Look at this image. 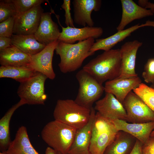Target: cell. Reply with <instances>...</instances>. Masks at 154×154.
Masks as SVG:
<instances>
[{"label":"cell","mask_w":154,"mask_h":154,"mask_svg":"<svg viewBox=\"0 0 154 154\" xmlns=\"http://www.w3.org/2000/svg\"><path fill=\"white\" fill-rule=\"evenodd\" d=\"M119 49L105 51L92 59L82 69L102 84L119 77L121 69Z\"/></svg>","instance_id":"6da1fadb"},{"label":"cell","mask_w":154,"mask_h":154,"mask_svg":"<svg viewBox=\"0 0 154 154\" xmlns=\"http://www.w3.org/2000/svg\"><path fill=\"white\" fill-rule=\"evenodd\" d=\"M94 42L93 38L73 44L60 41L55 51L60 58L58 66L61 72L66 73L79 69L87 58L94 54L90 49Z\"/></svg>","instance_id":"7a4b0ae2"},{"label":"cell","mask_w":154,"mask_h":154,"mask_svg":"<svg viewBox=\"0 0 154 154\" xmlns=\"http://www.w3.org/2000/svg\"><path fill=\"white\" fill-rule=\"evenodd\" d=\"M76 130L54 120L44 126L41 136L49 147L62 154H67L73 142Z\"/></svg>","instance_id":"3957f363"},{"label":"cell","mask_w":154,"mask_h":154,"mask_svg":"<svg viewBox=\"0 0 154 154\" xmlns=\"http://www.w3.org/2000/svg\"><path fill=\"white\" fill-rule=\"evenodd\" d=\"M91 109L81 106L72 99H59L54 108V120L76 129H80L89 121Z\"/></svg>","instance_id":"277c9868"},{"label":"cell","mask_w":154,"mask_h":154,"mask_svg":"<svg viewBox=\"0 0 154 154\" xmlns=\"http://www.w3.org/2000/svg\"><path fill=\"white\" fill-rule=\"evenodd\" d=\"M119 131L113 121L96 113L89 147L91 154H104Z\"/></svg>","instance_id":"5b68a950"},{"label":"cell","mask_w":154,"mask_h":154,"mask_svg":"<svg viewBox=\"0 0 154 154\" xmlns=\"http://www.w3.org/2000/svg\"><path fill=\"white\" fill-rule=\"evenodd\" d=\"M76 77L79 87L74 100L79 105L91 110L94 103L102 95L104 86L82 69L78 72Z\"/></svg>","instance_id":"8992f818"},{"label":"cell","mask_w":154,"mask_h":154,"mask_svg":"<svg viewBox=\"0 0 154 154\" xmlns=\"http://www.w3.org/2000/svg\"><path fill=\"white\" fill-rule=\"evenodd\" d=\"M47 78L45 75L37 72L31 78L20 83L17 93L20 100L25 104L44 105L47 98L44 87Z\"/></svg>","instance_id":"52a82bcc"},{"label":"cell","mask_w":154,"mask_h":154,"mask_svg":"<svg viewBox=\"0 0 154 154\" xmlns=\"http://www.w3.org/2000/svg\"><path fill=\"white\" fill-rule=\"evenodd\" d=\"M122 104L127 113V121L142 123L154 121V112L133 92L128 94Z\"/></svg>","instance_id":"ba28073f"},{"label":"cell","mask_w":154,"mask_h":154,"mask_svg":"<svg viewBox=\"0 0 154 154\" xmlns=\"http://www.w3.org/2000/svg\"><path fill=\"white\" fill-rule=\"evenodd\" d=\"M43 11L40 5L26 12L17 13L15 17L13 34L23 35L34 34L40 24Z\"/></svg>","instance_id":"9c48e42d"},{"label":"cell","mask_w":154,"mask_h":154,"mask_svg":"<svg viewBox=\"0 0 154 154\" xmlns=\"http://www.w3.org/2000/svg\"><path fill=\"white\" fill-rule=\"evenodd\" d=\"M59 41L58 40L54 41L46 46L38 53L31 56L28 66L45 75L48 78L54 80L56 74L53 68L52 58L54 51Z\"/></svg>","instance_id":"30bf717a"},{"label":"cell","mask_w":154,"mask_h":154,"mask_svg":"<svg viewBox=\"0 0 154 154\" xmlns=\"http://www.w3.org/2000/svg\"><path fill=\"white\" fill-rule=\"evenodd\" d=\"M94 108L101 115L109 120L127 121V113L123 104L111 94L106 92L103 98L95 102Z\"/></svg>","instance_id":"8fae6325"},{"label":"cell","mask_w":154,"mask_h":154,"mask_svg":"<svg viewBox=\"0 0 154 154\" xmlns=\"http://www.w3.org/2000/svg\"><path fill=\"white\" fill-rule=\"evenodd\" d=\"M58 22L61 27L58 40L60 41L70 44H73L76 41L80 42L90 38L94 39L101 37L103 33V29L100 27H90L86 26L81 28L72 27L69 26L64 27L60 24L58 16L55 14Z\"/></svg>","instance_id":"7c38bea8"},{"label":"cell","mask_w":154,"mask_h":154,"mask_svg":"<svg viewBox=\"0 0 154 154\" xmlns=\"http://www.w3.org/2000/svg\"><path fill=\"white\" fill-rule=\"evenodd\" d=\"M143 43L137 40L126 42L119 49L121 69L119 77L129 78L138 76L135 71L137 54Z\"/></svg>","instance_id":"4fadbf2b"},{"label":"cell","mask_w":154,"mask_h":154,"mask_svg":"<svg viewBox=\"0 0 154 154\" xmlns=\"http://www.w3.org/2000/svg\"><path fill=\"white\" fill-rule=\"evenodd\" d=\"M101 0H73L74 23L84 27H94V22L91 18L93 11H99L101 7Z\"/></svg>","instance_id":"5bb4252c"},{"label":"cell","mask_w":154,"mask_h":154,"mask_svg":"<svg viewBox=\"0 0 154 154\" xmlns=\"http://www.w3.org/2000/svg\"><path fill=\"white\" fill-rule=\"evenodd\" d=\"M96 115V110L93 107L89 121L83 127L76 130L73 142L67 154H91L89 147Z\"/></svg>","instance_id":"9a60e30c"},{"label":"cell","mask_w":154,"mask_h":154,"mask_svg":"<svg viewBox=\"0 0 154 154\" xmlns=\"http://www.w3.org/2000/svg\"><path fill=\"white\" fill-rule=\"evenodd\" d=\"M141 83L138 76L129 78L118 77L105 82L104 91L114 95L122 104L128 94Z\"/></svg>","instance_id":"2e32d148"},{"label":"cell","mask_w":154,"mask_h":154,"mask_svg":"<svg viewBox=\"0 0 154 154\" xmlns=\"http://www.w3.org/2000/svg\"><path fill=\"white\" fill-rule=\"evenodd\" d=\"M154 27V21H147L145 23L137 24L125 29L117 32L108 37L96 39L91 47L90 52L93 53L97 50H103L107 51L112 49L119 42L129 36L133 32L140 28L145 27Z\"/></svg>","instance_id":"e0dca14e"},{"label":"cell","mask_w":154,"mask_h":154,"mask_svg":"<svg viewBox=\"0 0 154 154\" xmlns=\"http://www.w3.org/2000/svg\"><path fill=\"white\" fill-rule=\"evenodd\" d=\"M52 13H43L38 27L34 34L37 40L46 46L58 40L60 33L58 25L52 19Z\"/></svg>","instance_id":"ac0fdd59"},{"label":"cell","mask_w":154,"mask_h":154,"mask_svg":"<svg viewBox=\"0 0 154 154\" xmlns=\"http://www.w3.org/2000/svg\"><path fill=\"white\" fill-rule=\"evenodd\" d=\"M122 14L120 22L117 27V31L125 27L133 21L153 15L154 13L138 5L132 0H121Z\"/></svg>","instance_id":"d6986e66"},{"label":"cell","mask_w":154,"mask_h":154,"mask_svg":"<svg viewBox=\"0 0 154 154\" xmlns=\"http://www.w3.org/2000/svg\"><path fill=\"white\" fill-rule=\"evenodd\" d=\"M118 131H123L132 135L143 144L150 137L154 129V121L142 123H128L118 119L113 121Z\"/></svg>","instance_id":"ffe728a7"},{"label":"cell","mask_w":154,"mask_h":154,"mask_svg":"<svg viewBox=\"0 0 154 154\" xmlns=\"http://www.w3.org/2000/svg\"><path fill=\"white\" fill-rule=\"evenodd\" d=\"M2 152L5 154H39L32 145L26 127L23 126L19 128L14 139Z\"/></svg>","instance_id":"44dd1931"},{"label":"cell","mask_w":154,"mask_h":154,"mask_svg":"<svg viewBox=\"0 0 154 154\" xmlns=\"http://www.w3.org/2000/svg\"><path fill=\"white\" fill-rule=\"evenodd\" d=\"M31 58V56L23 52L13 45L0 50V64L1 66H28Z\"/></svg>","instance_id":"7402d4cb"},{"label":"cell","mask_w":154,"mask_h":154,"mask_svg":"<svg viewBox=\"0 0 154 154\" xmlns=\"http://www.w3.org/2000/svg\"><path fill=\"white\" fill-rule=\"evenodd\" d=\"M136 140L130 134L119 131L114 139L106 148L104 154H129Z\"/></svg>","instance_id":"603a6c76"},{"label":"cell","mask_w":154,"mask_h":154,"mask_svg":"<svg viewBox=\"0 0 154 154\" xmlns=\"http://www.w3.org/2000/svg\"><path fill=\"white\" fill-rule=\"evenodd\" d=\"M11 38L12 45L31 56L38 53L46 46L38 42L34 34L26 35L13 34Z\"/></svg>","instance_id":"cb8c5ba5"},{"label":"cell","mask_w":154,"mask_h":154,"mask_svg":"<svg viewBox=\"0 0 154 154\" xmlns=\"http://www.w3.org/2000/svg\"><path fill=\"white\" fill-rule=\"evenodd\" d=\"M25 104L24 102L20 100L8 110L0 120V147L2 151L7 149L11 141L9 125L11 117L16 110Z\"/></svg>","instance_id":"d4e9b609"},{"label":"cell","mask_w":154,"mask_h":154,"mask_svg":"<svg viewBox=\"0 0 154 154\" xmlns=\"http://www.w3.org/2000/svg\"><path fill=\"white\" fill-rule=\"evenodd\" d=\"M37 72L28 66H1L0 67V78H11L21 83L33 76Z\"/></svg>","instance_id":"484cf974"},{"label":"cell","mask_w":154,"mask_h":154,"mask_svg":"<svg viewBox=\"0 0 154 154\" xmlns=\"http://www.w3.org/2000/svg\"><path fill=\"white\" fill-rule=\"evenodd\" d=\"M133 91L154 112V88L141 82Z\"/></svg>","instance_id":"4316f807"},{"label":"cell","mask_w":154,"mask_h":154,"mask_svg":"<svg viewBox=\"0 0 154 154\" xmlns=\"http://www.w3.org/2000/svg\"><path fill=\"white\" fill-rule=\"evenodd\" d=\"M17 14L11 0L0 1V23L15 17Z\"/></svg>","instance_id":"83f0119b"},{"label":"cell","mask_w":154,"mask_h":154,"mask_svg":"<svg viewBox=\"0 0 154 154\" xmlns=\"http://www.w3.org/2000/svg\"><path fill=\"white\" fill-rule=\"evenodd\" d=\"M17 13L26 12L34 7L41 5L45 0H11Z\"/></svg>","instance_id":"f1b7e54d"},{"label":"cell","mask_w":154,"mask_h":154,"mask_svg":"<svg viewBox=\"0 0 154 154\" xmlns=\"http://www.w3.org/2000/svg\"><path fill=\"white\" fill-rule=\"evenodd\" d=\"M15 17L0 23V37L11 38L13 35Z\"/></svg>","instance_id":"f546056e"},{"label":"cell","mask_w":154,"mask_h":154,"mask_svg":"<svg viewBox=\"0 0 154 154\" xmlns=\"http://www.w3.org/2000/svg\"><path fill=\"white\" fill-rule=\"evenodd\" d=\"M142 76L145 82L151 84L154 82V58L148 59Z\"/></svg>","instance_id":"4dcf8cb0"},{"label":"cell","mask_w":154,"mask_h":154,"mask_svg":"<svg viewBox=\"0 0 154 154\" xmlns=\"http://www.w3.org/2000/svg\"><path fill=\"white\" fill-rule=\"evenodd\" d=\"M71 0H64L61 6L65 11V23L66 26L72 27H75L74 22L72 16L71 11Z\"/></svg>","instance_id":"1f68e13d"},{"label":"cell","mask_w":154,"mask_h":154,"mask_svg":"<svg viewBox=\"0 0 154 154\" xmlns=\"http://www.w3.org/2000/svg\"><path fill=\"white\" fill-rule=\"evenodd\" d=\"M142 154H154V137H150L145 143L142 145Z\"/></svg>","instance_id":"d6a6232c"},{"label":"cell","mask_w":154,"mask_h":154,"mask_svg":"<svg viewBox=\"0 0 154 154\" xmlns=\"http://www.w3.org/2000/svg\"><path fill=\"white\" fill-rule=\"evenodd\" d=\"M12 44L11 38L6 37H0V50L7 48Z\"/></svg>","instance_id":"836d02e7"},{"label":"cell","mask_w":154,"mask_h":154,"mask_svg":"<svg viewBox=\"0 0 154 154\" xmlns=\"http://www.w3.org/2000/svg\"><path fill=\"white\" fill-rule=\"evenodd\" d=\"M142 145L140 141L137 139L135 145L129 154H142Z\"/></svg>","instance_id":"e575fe53"},{"label":"cell","mask_w":154,"mask_h":154,"mask_svg":"<svg viewBox=\"0 0 154 154\" xmlns=\"http://www.w3.org/2000/svg\"><path fill=\"white\" fill-rule=\"evenodd\" d=\"M144 8L146 9H149L154 13V3H151L147 0L144 6Z\"/></svg>","instance_id":"d590c367"},{"label":"cell","mask_w":154,"mask_h":154,"mask_svg":"<svg viewBox=\"0 0 154 154\" xmlns=\"http://www.w3.org/2000/svg\"><path fill=\"white\" fill-rule=\"evenodd\" d=\"M45 154H56V153L55 150L49 147L46 148Z\"/></svg>","instance_id":"8d00e7d4"},{"label":"cell","mask_w":154,"mask_h":154,"mask_svg":"<svg viewBox=\"0 0 154 154\" xmlns=\"http://www.w3.org/2000/svg\"><path fill=\"white\" fill-rule=\"evenodd\" d=\"M150 137H154V129L151 133Z\"/></svg>","instance_id":"74e56055"},{"label":"cell","mask_w":154,"mask_h":154,"mask_svg":"<svg viewBox=\"0 0 154 154\" xmlns=\"http://www.w3.org/2000/svg\"><path fill=\"white\" fill-rule=\"evenodd\" d=\"M150 86L154 89V82L152 83Z\"/></svg>","instance_id":"f35d334b"},{"label":"cell","mask_w":154,"mask_h":154,"mask_svg":"<svg viewBox=\"0 0 154 154\" xmlns=\"http://www.w3.org/2000/svg\"><path fill=\"white\" fill-rule=\"evenodd\" d=\"M55 152L56 154H62L61 153H60V152H59L56 151H55Z\"/></svg>","instance_id":"ab89813d"},{"label":"cell","mask_w":154,"mask_h":154,"mask_svg":"<svg viewBox=\"0 0 154 154\" xmlns=\"http://www.w3.org/2000/svg\"><path fill=\"white\" fill-rule=\"evenodd\" d=\"M0 154H5L3 152H0Z\"/></svg>","instance_id":"60d3db41"}]
</instances>
